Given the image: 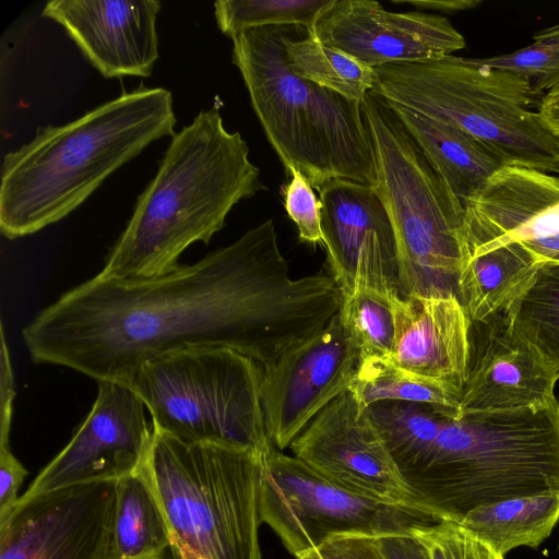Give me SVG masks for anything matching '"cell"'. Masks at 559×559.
<instances>
[{
	"label": "cell",
	"instance_id": "obj_26",
	"mask_svg": "<svg viewBox=\"0 0 559 559\" xmlns=\"http://www.w3.org/2000/svg\"><path fill=\"white\" fill-rule=\"evenodd\" d=\"M502 314L509 328L559 374V263L542 261Z\"/></svg>",
	"mask_w": 559,
	"mask_h": 559
},
{
	"label": "cell",
	"instance_id": "obj_9",
	"mask_svg": "<svg viewBox=\"0 0 559 559\" xmlns=\"http://www.w3.org/2000/svg\"><path fill=\"white\" fill-rule=\"evenodd\" d=\"M263 367L222 346L178 349L145 362L128 382L154 428L187 443L266 452Z\"/></svg>",
	"mask_w": 559,
	"mask_h": 559
},
{
	"label": "cell",
	"instance_id": "obj_3",
	"mask_svg": "<svg viewBox=\"0 0 559 559\" xmlns=\"http://www.w3.org/2000/svg\"><path fill=\"white\" fill-rule=\"evenodd\" d=\"M173 95L141 83L3 157L0 230L9 239L57 223L84 203L118 168L175 133Z\"/></svg>",
	"mask_w": 559,
	"mask_h": 559
},
{
	"label": "cell",
	"instance_id": "obj_29",
	"mask_svg": "<svg viewBox=\"0 0 559 559\" xmlns=\"http://www.w3.org/2000/svg\"><path fill=\"white\" fill-rule=\"evenodd\" d=\"M391 294L364 287L343 296L338 317L360 357L390 358L393 354L395 319Z\"/></svg>",
	"mask_w": 559,
	"mask_h": 559
},
{
	"label": "cell",
	"instance_id": "obj_22",
	"mask_svg": "<svg viewBox=\"0 0 559 559\" xmlns=\"http://www.w3.org/2000/svg\"><path fill=\"white\" fill-rule=\"evenodd\" d=\"M542 261L523 242L495 247L468 245L457 298L471 322L501 313L534 275Z\"/></svg>",
	"mask_w": 559,
	"mask_h": 559
},
{
	"label": "cell",
	"instance_id": "obj_37",
	"mask_svg": "<svg viewBox=\"0 0 559 559\" xmlns=\"http://www.w3.org/2000/svg\"><path fill=\"white\" fill-rule=\"evenodd\" d=\"M386 559H429L424 545L413 534L378 537Z\"/></svg>",
	"mask_w": 559,
	"mask_h": 559
},
{
	"label": "cell",
	"instance_id": "obj_32",
	"mask_svg": "<svg viewBox=\"0 0 559 559\" xmlns=\"http://www.w3.org/2000/svg\"><path fill=\"white\" fill-rule=\"evenodd\" d=\"M429 559H504L460 523L440 521L414 528Z\"/></svg>",
	"mask_w": 559,
	"mask_h": 559
},
{
	"label": "cell",
	"instance_id": "obj_23",
	"mask_svg": "<svg viewBox=\"0 0 559 559\" xmlns=\"http://www.w3.org/2000/svg\"><path fill=\"white\" fill-rule=\"evenodd\" d=\"M170 530L148 461L116 480L109 559H147L170 549Z\"/></svg>",
	"mask_w": 559,
	"mask_h": 559
},
{
	"label": "cell",
	"instance_id": "obj_27",
	"mask_svg": "<svg viewBox=\"0 0 559 559\" xmlns=\"http://www.w3.org/2000/svg\"><path fill=\"white\" fill-rule=\"evenodd\" d=\"M366 408L407 485L427 461L444 415L430 405L403 401L377 402Z\"/></svg>",
	"mask_w": 559,
	"mask_h": 559
},
{
	"label": "cell",
	"instance_id": "obj_19",
	"mask_svg": "<svg viewBox=\"0 0 559 559\" xmlns=\"http://www.w3.org/2000/svg\"><path fill=\"white\" fill-rule=\"evenodd\" d=\"M467 241L495 247L559 234V177L503 166L464 205Z\"/></svg>",
	"mask_w": 559,
	"mask_h": 559
},
{
	"label": "cell",
	"instance_id": "obj_20",
	"mask_svg": "<svg viewBox=\"0 0 559 559\" xmlns=\"http://www.w3.org/2000/svg\"><path fill=\"white\" fill-rule=\"evenodd\" d=\"M395 344L389 358L462 391L471 357V319L456 296L391 294Z\"/></svg>",
	"mask_w": 559,
	"mask_h": 559
},
{
	"label": "cell",
	"instance_id": "obj_38",
	"mask_svg": "<svg viewBox=\"0 0 559 559\" xmlns=\"http://www.w3.org/2000/svg\"><path fill=\"white\" fill-rule=\"evenodd\" d=\"M395 4H408L418 11H439L454 13L475 9L481 4L479 0H391Z\"/></svg>",
	"mask_w": 559,
	"mask_h": 559
},
{
	"label": "cell",
	"instance_id": "obj_36",
	"mask_svg": "<svg viewBox=\"0 0 559 559\" xmlns=\"http://www.w3.org/2000/svg\"><path fill=\"white\" fill-rule=\"evenodd\" d=\"M0 345V445H10V430L15 397L14 376L5 342L3 324H1Z\"/></svg>",
	"mask_w": 559,
	"mask_h": 559
},
{
	"label": "cell",
	"instance_id": "obj_17",
	"mask_svg": "<svg viewBox=\"0 0 559 559\" xmlns=\"http://www.w3.org/2000/svg\"><path fill=\"white\" fill-rule=\"evenodd\" d=\"M471 357L459 417L466 414L540 409L558 402L559 374L497 313L472 322Z\"/></svg>",
	"mask_w": 559,
	"mask_h": 559
},
{
	"label": "cell",
	"instance_id": "obj_25",
	"mask_svg": "<svg viewBox=\"0 0 559 559\" xmlns=\"http://www.w3.org/2000/svg\"><path fill=\"white\" fill-rule=\"evenodd\" d=\"M348 390L365 407L382 401H403L430 405L450 418L460 415L461 390L402 368L385 357H360Z\"/></svg>",
	"mask_w": 559,
	"mask_h": 559
},
{
	"label": "cell",
	"instance_id": "obj_42",
	"mask_svg": "<svg viewBox=\"0 0 559 559\" xmlns=\"http://www.w3.org/2000/svg\"><path fill=\"white\" fill-rule=\"evenodd\" d=\"M147 559H174V558H170L166 554H164V555L152 557V558H147Z\"/></svg>",
	"mask_w": 559,
	"mask_h": 559
},
{
	"label": "cell",
	"instance_id": "obj_1",
	"mask_svg": "<svg viewBox=\"0 0 559 559\" xmlns=\"http://www.w3.org/2000/svg\"><path fill=\"white\" fill-rule=\"evenodd\" d=\"M342 299L333 276L289 277L267 219L159 277L98 273L40 310L22 336L36 362L127 385L145 362L188 347H228L269 365L324 329Z\"/></svg>",
	"mask_w": 559,
	"mask_h": 559
},
{
	"label": "cell",
	"instance_id": "obj_5",
	"mask_svg": "<svg viewBox=\"0 0 559 559\" xmlns=\"http://www.w3.org/2000/svg\"><path fill=\"white\" fill-rule=\"evenodd\" d=\"M293 26L248 29L235 35L233 63L251 106L286 174L297 169L319 189L343 178L376 182V159L361 103L295 75L284 41Z\"/></svg>",
	"mask_w": 559,
	"mask_h": 559
},
{
	"label": "cell",
	"instance_id": "obj_6",
	"mask_svg": "<svg viewBox=\"0 0 559 559\" xmlns=\"http://www.w3.org/2000/svg\"><path fill=\"white\" fill-rule=\"evenodd\" d=\"M361 110L376 159L372 188L393 226L403 296L457 297L468 257L463 203L381 96L367 93Z\"/></svg>",
	"mask_w": 559,
	"mask_h": 559
},
{
	"label": "cell",
	"instance_id": "obj_11",
	"mask_svg": "<svg viewBox=\"0 0 559 559\" xmlns=\"http://www.w3.org/2000/svg\"><path fill=\"white\" fill-rule=\"evenodd\" d=\"M360 360L338 313L319 332L262 366L260 388L270 443L282 451L349 389Z\"/></svg>",
	"mask_w": 559,
	"mask_h": 559
},
{
	"label": "cell",
	"instance_id": "obj_12",
	"mask_svg": "<svg viewBox=\"0 0 559 559\" xmlns=\"http://www.w3.org/2000/svg\"><path fill=\"white\" fill-rule=\"evenodd\" d=\"M116 480L21 499L0 523V559H109Z\"/></svg>",
	"mask_w": 559,
	"mask_h": 559
},
{
	"label": "cell",
	"instance_id": "obj_4",
	"mask_svg": "<svg viewBox=\"0 0 559 559\" xmlns=\"http://www.w3.org/2000/svg\"><path fill=\"white\" fill-rule=\"evenodd\" d=\"M407 486L439 521L456 523L477 508L559 491V401L540 409L443 416Z\"/></svg>",
	"mask_w": 559,
	"mask_h": 559
},
{
	"label": "cell",
	"instance_id": "obj_30",
	"mask_svg": "<svg viewBox=\"0 0 559 559\" xmlns=\"http://www.w3.org/2000/svg\"><path fill=\"white\" fill-rule=\"evenodd\" d=\"M332 0H218L214 15L219 31L233 38L240 32L270 26L306 31Z\"/></svg>",
	"mask_w": 559,
	"mask_h": 559
},
{
	"label": "cell",
	"instance_id": "obj_13",
	"mask_svg": "<svg viewBox=\"0 0 559 559\" xmlns=\"http://www.w3.org/2000/svg\"><path fill=\"white\" fill-rule=\"evenodd\" d=\"M144 407L128 385L99 381L85 420L20 498L86 483L118 480L141 468L148 461L154 435Z\"/></svg>",
	"mask_w": 559,
	"mask_h": 559
},
{
	"label": "cell",
	"instance_id": "obj_40",
	"mask_svg": "<svg viewBox=\"0 0 559 559\" xmlns=\"http://www.w3.org/2000/svg\"><path fill=\"white\" fill-rule=\"evenodd\" d=\"M523 243L534 252L540 261L559 263V234L544 239L523 241Z\"/></svg>",
	"mask_w": 559,
	"mask_h": 559
},
{
	"label": "cell",
	"instance_id": "obj_24",
	"mask_svg": "<svg viewBox=\"0 0 559 559\" xmlns=\"http://www.w3.org/2000/svg\"><path fill=\"white\" fill-rule=\"evenodd\" d=\"M559 522V491L477 508L460 523L504 557L519 547L536 549Z\"/></svg>",
	"mask_w": 559,
	"mask_h": 559
},
{
	"label": "cell",
	"instance_id": "obj_39",
	"mask_svg": "<svg viewBox=\"0 0 559 559\" xmlns=\"http://www.w3.org/2000/svg\"><path fill=\"white\" fill-rule=\"evenodd\" d=\"M537 111L545 124L559 136V87L542 97Z\"/></svg>",
	"mask_w": 559,
	"mask_h": 559
},
{
	"label": "cell",
	"instance_id": "obj_34",
	"mask_svg": "<svg viewBox=\"0 0 559 559\" xmlns=\"http://www.w3.org/2000/svg\"><path fill=\"white\" fill-rule=\"evenodd\" d=\"M296 559H386L378 537L338 535L320 546L302 552Z\"/></svg>",
	"mask_w": 559,
	"mask_h": 559
},
{
	"label": "cell",
	"instance_id": "obj_10",
	"mask_svg": "<svg viewBox=\"0 0 559 559\" xmlns=\"http://www.w3.org/2000/svg\"><path fill=\"white\" fill-rule=\"evenodd\" d=\"M259 511L295 557L338 535L411 534L440 522L425 509L353 492L273 445L263 454Z\"/></svg>",
	"mask_w": 559,
	"mask_h": 559
},
{
	"label": "cell",
	"instance_id": "obj_35",
	"mask_svg": "<svg viewBox=\"0 0 559 559\" xmlns=\"http://www.w3.org/2000/svg\"><path fill=\"white\" fill-rule=\"evenodd\" d=\"M27 475L26 468L12 453L10 445H0V523L15 508L17 492Z\"/></svg>",
	"mask_w": 559,
	"mask_h": 559
},
{
	"label": "cell",
	"instance_id": "obj_16",
	"mask_svg": "<svg viewBox=\"0 0 559 559\" xmlns=\"http://www.w3.org/2000/svg\"><path fill=\"white\" fill-rule=\"evenodd\" d=\"M306 33L373 69L437 60L466 45L442 15L391 12L373 0H332Z\"/></svg>",
	"mask_w": 559,
	"mask_h": 559
},
{
	"label": "cell",
	"instance_id": "obj_14",
	"mask_svg": "<svg viewBox=\"0 0 559 559\" xmlns=\"http://www.w3.org/2000/svg\"><path fill=\"white\" fill-rule=\"evenodd\" d=\"M290 449L294 456L353 492L424 509L404 481L367 408L349 390L328 404Z\"/></svg>",
	"mask_w": 559,
	"mask_h": 559
},
{
	"label": "cell",
	"instance_id": "obj_21",
	"mask_svg": "<svg viewBox=\"0 0 559 559\" xmlns=\"http://www.w3.org/2000/svg\"><path fill=\"white\" fill-rule=\"evenodd\" d=\"M388 104L463 205L506 166L491 150L463 130Z\"/></svg>",
	"mask_w": 559,
	"mask_h": 559
},
{
	"label": "cell",
	"instance_id": "obj_43",
	"mask_svg": "<svg viewBox=\"0 0 559 559\" xmlns=\"http://www.w3.org/2000/svg\"><path fill=\"white\" fill-rule=\"evenodd\" d=\"M558 548H559V545H558Z\"/></svg>",
	"mask_w": 559,
	"mask_h": 559
},
{
	"label": "cell",
	"instance_id": "obj_15",
	"mask_svg": "<svg viewBox=\"0 0 559 559\" xmlns=\"http://www.w3.org/2000/svg\"><path fill=\"white\" fill-rule=\"evenodd\" d=\"M318 191L323 245L342 295L367 287L403 296L393 226L372 186L334 178Z\"/></svg>",
	"mask_w": 559,
	"mask_h": 559
},
{
	"label": "cell",
	"instance_id": "obj_8",
	"mask_svg": "<svg viewBox=\"0 0 559 559\" xmlns=\"http://www.w3.org/2000/svg\"><path fill=\"white\" fill-rule=\"evenodd\" d=\"M263 454L187 443L154 428L148 466L168 521L174 559H262Z\"/></svg>",
	"mask_w": 559,
	"mask_h": 559
},
{
	"label": "cell",
	"instance_id": "obj_41",
	"mask_svg": "<svg viewBox=\"0 0 559 559\" xmlns=\"http://www.w3.org/2000/svg\"><path fill=\"white\" fill-rule=\"evenodd\" d=\"M558 37H559V24L535 32L533 39L540 40V39H549V38H558Z\"/></svg>",
	"mask_w": 559,
	"mask_h": 559
},
{
	"label": "cell",
	"instance_id": "obj_31",
	"mask_svg": "<svg viewBox=\"0 0 559 559\" xmlns=\"http://www.w3.org/2000/svg\"><path fill=\"white\" fill-rule=\"evenodd\" d=\"M473 60L525 78L538 96L559 87V37L534 40L532 45L510 53Z\"/></svg>",
	"mask_w": 559,
	"mask_h": 559
},
{
	"label": "cell",
	"instance_id": "obj_28",
	"mask_svg": "<svg viewBox=\"0 0 559 559\" xmlns=\"http://www.w3.org/2000/svg\"><path fill=\"white\" fill-rule=\"evenodd\" d=\"M295 27H292L284 41L292 72L348 100L361 103L374 86V69L309 35L292 37Z\"/></svg>",
	"mask_w": 559,
	"mask_h": 559
},
{
	"label": "cell",
	"instance_id": "obj_18",
	"mask_svg": "<svg viewBox=\"0 0 559 559\" xmlns=\"http://www.w3.org/2000/svg\"><path fill=\"white\" fill-rule=\"evenodd\" d=\"M157 0H50L43 15L60 24L106 79L148 78L158 59Z\"/></svg>",
	"mask_w": 559,
	"mask_h": 559
},
{
	"label": "cell",
	"instance_id": "obj_7",
	"mask_svg": "<svg viewBox=\"0 0 559 559\" xmlns=\"http://www.w3.org/2000/svg\"><path fill=\"white\" fill-rule=\"evenodd\" d=\"M374 71L371 92L385 102L463 130L506 166L559 174V136L533 110L525 78L453 55Z\"/></svg>",
	"mask_w": 559,
	"mask_h": 559
},
{
	"label": "cell",
	"instance_id": "obj_2",
	"mask_svg": "<svg viewBox=\"0 0 559 559\" xmlns=\"http://www.w3.org/2000/svg\"><path fill=\"white\" fill-rule=\"evenodd\" d=\"M266 189L246 141L225 128L219 109L199 111L171 135L99 274L148 280L177 270L189 246L207 245L237 203Z\"/></svg>",
	"mask_w": 559,
	"mask_h": 559
},
{
	"label": "cell",
	"instance_id": "obj_33",
	"mask_svg": "<svg viewBox=\"0 0 559 559\" xmlns=\"http://www.w3.org/2000/svg\"><path fill=\"white\" fill-rule=\"evenodd\" d=\"M288 176L290 180L283 187L284 206L298 229L299 239L312 245L323 243L321 201L297 169H290Z\"/></svg>",
	"mask_w": 559,
	"mask_h": 559
}]
</instances>
